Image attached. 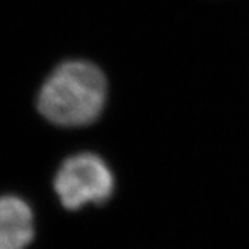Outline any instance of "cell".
<instances>
[{"label": "cell", "instance_id": "1", "mask_svg": "<svg viewBox=\"0 0 249 249\" xmlns=\"http://www.w3.org/2000/svg\"><path fill=\"white\" fill-rule=\"evenodd\" d=\"M107 98V80L94 64L65 61L54 70L37 94V109L64 127L86 126L97 119Z\"/></svg>", "mask_w": 249, "mask_h": 249}, {"label": "cell", "instance_id": "2", "mask_svg": "<svg viewBox=\"0 0 249 249\" xmlns=\"http://www.w3.org/2000/svg\"><path fill=\"white\" fill-rule=\"evenodd\" d=\"M53 187L65 209L78 211L85 205L106 202L114 191V176L100 157L80 152L62 162Z\"/></svg>", "mask_w": 249, "mask_h": 249}, {"label": "cell", "instance_id": "3", "mask_svg": "<svg viewBox=\"0 0 249 249\" xmlns=\"http://www.w3.org/2000/svg\"><path fill=\"white\" fill-rule=\"evenodd\" d=\"M34 209L16 194L0 196V249H28L35 240Z\"/></svg>", "mask_w": 249, "mask_h": 249}]
</instances>
